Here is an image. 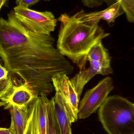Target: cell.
Segmentation results:
<instances>
[{
  "label": "cell",
  "instance_id": "20",
  "mask_svg": "<svg viewBox=\"0 0 134 134\" xmlns=\"http://www.w3.org/2000/svg\"><path fill=\"white\" fill-rule=\"evenodd\" d=\"M6 105V103L4 102L1 101L0 102V107H2V106H4Z\"/></svg>",
  "mask_w": 134,
  "mask_h": 134
},
{
  "label": "cell",
  "instance_id": "14",
  "mask_svg": "<svg viewBox=\"0 0 134 134\" xmlns=\"http://www.w3.org/2000/svg\"><path fill=\"white\" fill-rule=\"evenodd\" d=\"M67 90L68 100L69 104L76 116L78 117L79 105L80 97L72 86L69 78L66 82Z\"/></svg>",
  "mask_w": 134,
  "mask_h": 134
},
{
  "label": "cell",
  "instance_id": "4",
  "mask_svg": "<svg viewBox=\"0 0 134 134\" xmlns=\"http://www.w3.org/2000/svg\"><path fill=\"white\" fill-rule=\"evenodd\" d=\"M13 12L20 23L36 34L50 35L56 26L57 19L51 12H37L19 6L15 7Z\"/></svg>",
  "mask_w": 134,
  "mask_h": 134
},
{
  "label": "cell",
  "instance_id": "22",
  "mask_svg": "<svg viewBox=\"0 0 134 134\" xmlns=\"http://www.w3.org/2000/svg\"><path fill=\"white\" fill-rule=\"evenodd\" d=\"M1 58V57H0ZM0 61H1V59H0Z\"/></svg>",
  "mask_w": 134,
  "mask_h": 134
},
{
  "label": "cell",
  "instance_id": "7",
  "mask_svg": "<svg viewBox=\"0 0 134 134\" xmlns=\"http://www.w3.org/2000/svg\"><path fill=\"white\" fill-rule=\"evenodd\" d=\"M12 79L11 86L0 95V100L6 103L4 109H9L11 106L22 107L28 106L35 98L38 97L28 83L18 79Z\"/></svg>",
  "mask_w": 134,
  "mask_h": 134
},
{
  "label": "cell",
  "instance_id": "10",
  "mask_svg": "<svg viewBox=\"0 0 134 134\" xmlns=\"http://www.w3.org/2000/svg\"><path fill=\"white\" fill-rule=\"evenodd\" d=\"M28 106L19 108L13 105L9 109L11 117L9 129L11 134H24L28 119Z\"/></svg>",
  "mask_w": 134,
  "mask_h": 134
},
{
  "label": "cell",
  "instance_id": "13",
  "mask_svg": "<svg viewBox=\"0 0 134 134\" xmlns=\"http://www.w3.org/2000/svg\"><path fill=\"white\" fill-rule=\"evenodd\" d=\"M46 134H60L53 113L52 99L47 103V132Z\"/></svg>",
  "mask_w": 134,
  "mask_h": 134
},
{
  "label": "cell",
  "instance_id": "9",
  "mask_svg": "<svg viewBox=\"0 0 134 134\" xmlns=\"http://www.w3.org/2000/svg\"><path fill=\"white\" fill-rule=\"evenodd\" d=\"M89 63V67L80 70L78 73L70 80L72 86L79 97L82 93L85 85L94 76L97 74L106 75L104 70L99 64L94 62Z\"/></svg>",
  "mask_w": 134,
  "mask_h": 134
},
{
  "label": "cell",
  "instance_id": "3",
  "mask_svg": "<svg viewBox=\"0 0 134 134\" xmlns=\"http://www.w3.org/2000/svg\"><path fill=\"white\" fill-rule=\"evenodd\" d=\"M98 117L108 134H134V104L118 95L108 97L99 108Z\"/></svg>",
  "mask_w": 134,
  "mask_h": 134
},
{
  "label": "cell",
  "instance_id": "2",
  "mask_svg": "<svg viewBox=\"0 0 134 134\" xmlns=\"http://www.w3.org/2000/svg\"><path fill=\"white\" fill-rule=\"evenodd\" d=\"M57 20L61 25L57 49L77 64L80 70L85 68L86 57L90 49L110 34L106 33L98 23L79 20L78 12L73 15L61 14Z\"/></svg>",
  "mask_w": 134,
  "mask_h": 134
},
{
  "label": "cell",
  "instance_id": "5",
  "mask_svg": "<svg viewBox=\"0 0 134 134\" xmlns=\"http://www.w3.org/2000/svg\"><path fill=\"white\" fill-rule=\"evenodd\" d=\"M113 89L112 79L107 76L93 88L88 90L79 105L78 119H87L95 112Z\"/></svg>",
  "mask_w": 134,
  "mask_h": 134
},
{
  "label": "cell",
  "instance_id": "21",
  "mask_svg": "<svg viewBox=\"0 0 134 134\" xmlns=\"http://www.w3.org/2000/svg\"><path fill=\"white\" fill-rule=\"evenodd\" d=\"M44 1H50V0H44Z\"/></svg>",
  "mask_w": 134,
  "mask_h": 134
},
{
  "label": "cell",
  "instance_id": "6",
  "mask_svg": "<svg viewBox=\"0 0 134 134\" xmlns=\"http://www.w3.org/2000/svg\"><path fill=\"white\" fill-rule=\"evenodd\" d=\"M47 94L41 93L28 106V119L24 134H46Z\"/></svg>",
  "mask_w": 134,
  "mask_h": 134
},
{
  "label": "cell",
  "instance_id": "11",
  "mask_svg": "<svg viewBox=\"0 0 134 134\" xmlns=\"http://www.w3.org/2000/svg\"><path fill=\"white\" fill-rule=\"evenodd\" d=\"M86 61L96 62L108 72L109 74L113 72L111 66V57L108 51L104 47L102 42L95 45L90 49L87 55Z\"/></svg>",
  "mask_w": 134,
  "mask_h": 134
},
{
  "label": "cell",
  "instance_id": "1",
  "mask_svg": "<svg viewBox=\"0 0 134 134\" xmlns=\"http://www.w3.org/2000/svg\"><path fill=\"white\" fill-rule=\"evenodd\" d=\"M8 20L0 19V57L9 72L18 75L37 96L54 90L55 76L71 75L74 68L53 46L51 35L31 31L18 20L13 11Z\"/></svg>",
  "mask_w": 134,
  "mask_h": 134
},
{
  "label": "cell",
  "instance_id": "16",
  "mask_svg": "<svg viewBox=\"0 0 134 134\" xmlns=\"http://www.w3.org/2000/svg\"><path fill=\"white\" fill-rule=\"evenodd\" d=\"M40 0H17L16 3L17 6L29 8L37 3Z\"/></svg>",
  "mask_w": 134,
  "mask_h": 134
},
{
  "label": "cell",
  "instance_id": "17",
  "mask_svg": "<svg viewBox=\"0 0 134 134\" xmlns=\"http://www.w3.org/2000/svg\"><path fill=\"white\" fill-rule=\"evenodd\" d=\"M8 71L4 67L2 66L0 64V81L6 79L8 77Z\"/></svg>",
  "mask_w": 134,
  "mask_h": 134
},
{
  "label": "cell",
  "instance_id": "18",
  "mask_svg": "<svg viewBox=\"0 0 134 134\" xmlns=\"http://www.w3.org/2000/svg\"><path fill=\"white\" fill-rule=\"evenodd\" d=\"M0 134H11L9 129L5 128H0Z\"/></svg>",
  "mask_w": 134,
  "mask_h": 134
},
{
  "label": "cell",
  "instance_id": "15",
  "mask_svg": "<svg viewBox=\"0 0 134 134\" xmlns=\"http://www.w3.org/2000/svg\"><path fill=\"white\" fill-rule=\"evenodd\" d=\"M12 84V77L10 75L8 76L6 79L0 81V95L2 94Z\"/></svg>",
  "mask_w": 134,
  "mask_h": 134
},
{
  "label": "cell",
  "instance_id": "8",
  "mask_svg": "<svg viewBox=\"0 0 134 134\" xmlns=\"http://www.w3.org/2000/svg\"><path fill=\"white\" fill-rule=\"evenodd\" d=\"M79 19L87 23H98L101 20H105L109 24L113 23L117 17L124 13L119 2H117L104 10L90 13H85L83 10L78 12Z\"/></svg>",
  "mask_w": 134,
  "mask_h": 134
},
{
  "label": "cell",
  "instance_id": "12",
  "mask_svg": "<svg viewBox=\"0 0 134 134\" xmlns=\"http://www.w3.org/2000/svg\"><path fill=\"white\" fill-rule=\"evenodd\" d=\"M82 3L85 7L95 8L100 6L104 3L109 6L117 2H119L122 8L126 13L128 22H134V0H81Z\"/></svg>",
  "mask_w": 134,
  "mask_h": 134
},
{
  "label": "cell",
  "instance_id": "19",
  "mask_svg": "<svg viewBox=\"0 0 134 134\" xmlns=\"http://www.w3.org/2000/svg\"><path fill=\"white\" fill-rule=\"evenodd\" d=\"M8 0H0V10Z\"/></svg>",
  "mask_w": 134,
  "mask_h": 134
}]
</instances>
